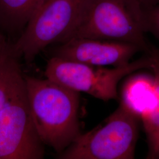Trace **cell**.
<instances>
[{
	"label": "cell",
	"instance_id": "1",
	"mask_svg": "<svg viewBox=\"0 0 159 159\" xmlns=\"http://www.w3.org/2000/svg\"><path fill=\"white\" fill-rule=\"evenodd\" d=\"M34 127L44 144L57 153L65 150L81 134L79 93L46 79L24 76Z\"/></svg>",
	"mask_w": 159,
	"mask_h": 159
},
{
	"label": "cell",
	"instance_id": "2",
	"mask_svg": "<svg viewBox=\"0 0 159 159\" xmlns=\"http://www.w3.org/2000/svg\"><path fill=\"white\" fill-rule=\"evenodd\" d=\"M145 33L143 7L139 0H86L79 22L67 41H121L139 46L146 52L150 47Z\"/></svg>",
	"mask_w": 159,
	"mask_h": 159
},
{
	"label": "cell",
	"instance_id": "3",
	"mask_svg": "<svg viewBox=\"0 0 159 159\" xmlns=\"http://www.w3.org/2000/svg\"><path fill=\"white\" fill-rule=\"evenodd\" d=\"M139 118L125 104L98 126L81 134L62 153L61 159H132L134 158Z\"/></svg>",
	"mask_w": 159,
	"mask_h": 159
},
{
	"label": "cell",
	"instance_id": "4",
	"mask_svg": "<svg viewBox=\"0 0 159 159\" xmlns=\"http://www.w3.org/2000/svg\"><path fill=\"white\" fill-rule=\"evenodd\" d=\"M85 1L46 0L12 44L14 56L31 63L48 46L66 41L79 22Z\"/></svg>",
	"mask_w": 159,
	"mask_h": 159
},
{
	"label": "cell",
	"instance_id": "5",
	"mask_svg": "<svg viewBox=\"0 0 159 159\" xmlns=\"http://www.w3.org/2000/svg\"><path fill=\"white\" fill-rule=\"evenodd\" d=\"M143 57L123 66L104 68L52 56L46 66L47 79L69 89L83 92L103 101L118 100L117 86L126 75L143 68H152L148 52Z\"/></svg>",
	"mask_w": 159,
	"mask_h": 159
},
{
	"label": "cell",
	"instance_id": "6",
	"mask_svg": "<svg viewBox=\"0 0 159 159\" xmlns=\"http://www.w3.org/2000/svg\"><path fill=\"white\" fill-rule=\"evenodd\" d=\"M44 144L31 117L26 90L0 111V159H40Z\"/></svg>",
	"mask_w": 159,
	"mask_h": 159
},
{
	"label": "cell",
	"instance_id": "7",
	"mask_svg": "<svg viewBox=\"0 0 159 159\" xmlns=\"http://www.w3.org/2000/svg\"><path fill=\"white\" fill-rule=\"evenodd\" d=\"M54 50L52 56L89 66H123L142 49L136 44L111 40L72 39Z\"/></svg>",
	"mask_w": 159,
	"mask_h": 159
},
{
	"label": "cell",
	"instance_id": "8",
	"mask_svg": "<svg viewBox=\"0 0 159 159\" xmlns=\"http://www.w3.org/2000/svg\"><path fill=\"white\" fill-rule=\"evenodd\" d=\"M121 96L120 102L142 119L153 107L156 100L153 76L146 74L133 76L123 85Z\"/></svg>",
	"mask_w": 159,
	"mask_h": 159
},
{
	"label": "cell",
	"instance_id": "9",
	"mask_svg": "<svg viewBox=\"0 0 159 159\" xmlns=\"http://www.w3.org/2000/svg\"><path fill=\"white\" fill-rule=\"evenodd\" d=\"M45 1L0 0V29L8 34H21Z\"/></svg>",
	"mask_w": 159,
	"mask_h": 159
},
{
	"label": "cell",
	"instance_id": "10",
	"mask_svg": "<svg viewBox=\"0 0 159 159\" xmlns=\"http://www.w3.org/2000/svg\"><path fill=\"white\" fill-rule=\"evenodd\" d=\"M18 59L12 53L0 55V111L25 89Z\"/></svg>",
	"mask_w": 159,
	"mask_h": 159
},
{
	"label": "cell",
	"instance_id": "11",
	"mask_svg": "<svg viewBox=\"0 0 159 159\" xmlns=\"http://www.w3.org/2000/svg\"><path fill=\"white\" fill-rule=\"evenodd\" d=\"M148 52L152 58L156 100L153 107L142 120L148 139L147 159H159V50L150 47Z\"/></svg>",
	"mask_w": 159,
	"mask_h": 159
},
{
	"label": "cell",
	"instance_id": "12",
	"mask_svg": "<svg viewBox=\"0 0 159 159\" xmlns=\"http://www.w3.org/2000/svg\"><path fill=\"white\" fill-rule=\"evenodd\" d=\"M143 11L146 33H152L159 41V4L143 8Z\"/></svg>",
	"mask_w": 159,
	"mask_h": 159
},
{
	"label": "cell",
	"instance_id": "13",
	"mask_svg": "<svg viewBox=\"0 0 159 159\" xmlns=\"http://www.w3.org/2000/svg\"><path fill=\"white\" fill-rule=\"evenodd\" d=\"M12 46V44L8 43L4 37V35L0 31V55L14 54Z\"/></svg>",
	"mask_w": 159,
	"mask_h": 159
},
{
	"label": "cell",
	"instance_id": "14",
	"mask_svg": "<svg viewBox=\"0 0 159 159\" xmlns=\"http://www.w3.org/2000/svg\"><path fill=\"white\" fill-rule=\"evenodd\" d=\"M143 8L150 7L159 4V0H139Z\"/></svg>",
	"mask_w": 159,
	"mask_h": 159
}]
</instances>
